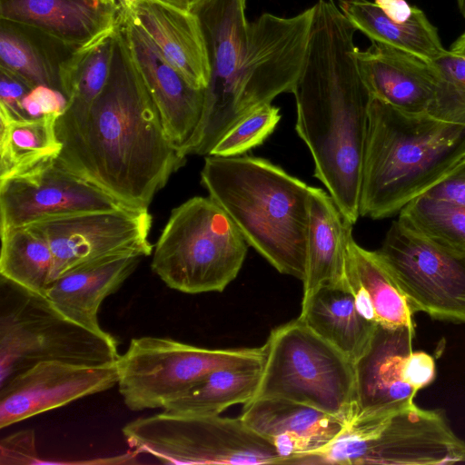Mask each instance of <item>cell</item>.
<instances>
[{
	"label": "cell",
	"instance_id": "6da1fadb",
	"mask_svg": "<svg viewBox=\"0 0 465 465\" xmlns=\"http://www.w3.org/2000/svg\"><path fill=\"white\" fill-rule=\"evenodd\" d=\"M57 162L124 204L148 208L186 162L168 140L119 19L107 82L87 107L58 117Z\"/></svg>",
	"mask_w": 465,
	"mask_h": 465
},
{
	"label": "cell",
	"instance_id": "7a4b0ae2",
	"mask_svg": "<svg viewBox=\"0 0 465 465\" xmlns=\"http://www.w3.org/2000/svg\"><path fill=\"white\" fill-rule=\"evenodd\" d=\"M313 8L304 64L292 93L295 129L312 155L314 176L354 224L371 95L357 64V30L333 0H319Z\"/></svg>",
	"mask_w": 465,
	"mask_h": 465
},
{
	"label": "cell",
	"instance_id": "3957f363",
	"mask_svg": "<svg viewBox=\"0 0 465 465\" xmlns=\"http://www.w3.org/2000/svg\"><path fill=\"white\" fill-rule=\"evenodd\" d=\"M201 183L279 272L306 273L311 186L267 159L207 155Z\"/></svg>",
	"mask_w": 465,
	"mask_h": 465
},
{
	"label": "cell",
	"instance_id": "277c9868",
	"mask_svg": "<svg viewBox=\"0 0 465 465\" xmlns=\"http://www.w3.org/2000/svg\"><path fill=\"white\" fill-rule=\"evenodd\" d=\"M465 158V125L402 112L371 97L360 216L391 217Z\"/></svg>",
	"mask_w": 465,
	"mask_h": 465
},
{
	"label": "cell",
	"instance_id": "5b68a950",
	"mask_svg": "<svg viewBox=\"0 0 465 465\" xmlns=\"http://www.w3.org/2000/svg\"><path fill=\"white\" fill-rule=\"evenodd\" d=\"M313 5L292 16L264 13L249 23L240 67L222 99L203 113L183 154L209 155L220 138L254 108L292 93L310 38Z\"/></svg>",
	"mask_w": 465,
	"mask_h": 465
},
{
	"label": "cell",
	"instance_id": "8992f818",
	"mask_svg": "<svg viewBox=\"0 0 465 465\" xmlns=\"http://www.w3.org/2000/svg\"><path fill=\"white\" fill-rule=\"evenodd\" d=\"M248 245L214 200L195 196L172 210L151 267L171 289L191 294L221 292L237 277Z\"/></svg>",
	"mask_w": 465,
	"mask_h": 465
},
{
	"label": "cell",
	"instance_id": "52a82bcc",
	"mask_svg": "<svg viewBox=\"0 0 465 465\" xmlns=\"http://www.w3.org/2000/svg\"><path fill=\"white\" fill-rule=\"evenodd\" d=\"M114 336L99 335L60 313L46 296L1 276L0 383L42 361L116 362Z\"/></svg>",
	"mask_w": 465,
	"mask_h": 465
},
{
	"label": "cell",
	"instance_id": "ba28073f",
	"mask_svg": "<svg viewBox=\"0 0 465 465\" xmlns=\"http://www.w3.org/2000/svg\"><path fill=\"white\" fill-rule=\"evenodd\" d=\"M254 398H282L350 420L354 365L299 317L272 330ZM253 398V399H254Z\"/></svg>",
	"mask_w": 465,
	"mask_h": 465
},
{
	"label": "cell",
	"instance_id": "9c48e42d",
	"mask_svg": "<svg viewBox=\"0 0 465 465\" xmlns=\"http://www.w3.org/2000/svg\"><path fill=\"white\" fill-rule=\"evenodd\" d=\"M465 462V441L440 409L416 404L381 419L351 420L299 464L445 465Z\"/></svg>",
	"mask_w": 465,
	"mask_h": 465
},
{
	"label": "cell",
	"instance_id": "30bf717a",
	"mask_svg": "<svg viewBox=\"0 0 465 465\" xmlns=\"http://www.w3.org/2000/svg\"><path fill=\"white\" fill-rule=\"evenodd\" d=\"M126 441L166 464H282L267 440L238 418L163 411L125 424Z\"/></svg>",
	"mask_w": 465,
	"mask_h": 465
},
{
	"label": "cell",
	"instance_id": "8fae6325",
	"mask_svg": "<svg viewBox=\"0 0 465 465\" xmlns=\"http://www.w3.org/2000/svg\"><path fill=\"white\" fill-rule=\"evenodd\" d=\"M263 360V346L208 349L169 338H134L116 361L117 385L130 410L163 409L215 370L262 364Z\"/></svg>",
	"mask_w": 465,
	"mask_h": 465
},
{
	"label": "cell",
	"instance_id": "7c38bea8",
	"mask_svg": "<svg viewBox=\"0 0 465 465\" xmlns=\"http://www.w3.org/2000/svg\"><path fill=\"white\" fill-rule=\"evenodd\" d=\"M413 312L465 324V253L393 221L376 251Z\"/></svg>",
	"mask_w": 465,
	"mask_h": 465
},
{
	"label": "cell",
	"instance_id": "4fadbf2b",
	"mask_svg": "<svg viewBox=\"0 0 465 465\" xmlns=\"http://www.w3.org/2000/svg\"><path fill=\"white\" fill-rule=\"evenodd\" d=\"M28 226L52 250L53 282L85 263L119 255L143 257L153 252L148 240L152 226L148 208L82 212L44 218Z\"/></svg>",
	"mask_w": 465,
	"mask_h": 465
},
{
	"label": "cell",
	"instance_id": "5bb4252c",
	"mask_svg": "<svg viewBox=\"0 0 465 465\" xmlns=\"http://www.w3.org/2000/svg\"><path fill=\"white\" fill-rule=\"evenodd\" d=\"M125 206L101 187L61 165L56 158L0 180V231L52 216Z\"/></svg>",
	"mask_w": 465,
	"mask_h": 465
},
{
	"label": "cell",
	"instance_id": "9a60e30c",
	"mask_svg": "<svg viewBox=\"0 0 465 465\" xmlns=\"http://www.w3.org/2000/svg\"><path fill=\"white\" fill-rule=\"evenodd\" d=\"M117 382L116 362L38 361L0 383V428L103 392Z\"/></svg>",
	"mask_w": 465,
	"mask_h": 465
},
{
	"label": "cell",
	"instance_id": "2e32d148",
	"mask_svg": "<svg viewBox=\"0 0 465 465\" xmlns=\"http://www.w3.org/2000/svg\"><path fill=\"white\" fill-rule=\"evenodd\" d=\"M414 336L415 327L376 325L367 350L353 363L354 400L348 421L385 418L415 404L418 391L403 380Z\"/></svg>",
	"mask_w": 465,
	"mask_h": 465
},
{
	"label": "cell",
	"instance_id": "e0dca14e",
	"mask_svg": "<svg viewBox=\"0 0 465 465\" xmlns=\"http://www.w3.org/2000/svg\"><path fill=\"white\" fill-rule=\"evenodd\" d=\"M121 25L134 63L158 110L166 136L183 154L201 123L205 89L193 88L163 58L146 34L132 21L126 6L121 16Z\"/></svg>",
	"mask_w": 465,
	"mask_h": 465
},
{
	"label": "cell",
	"instance_id": "ac0fdd59",
	"mask_svg": "<svg viewBox=\"0 0 465 465\" xmlns=\"http://www.w3.org/2000/svg\"><path fill=\"white\" fill-rule=\"evenodd\" d=\"M239 417L273 445L282 464H298L326 447L346 423L338 416L282 398H254L243 404Z\"/></svg>",
	"mask_w": 465,
	"mask_h": 465
},
{
	"label": "cell",
	"instance_id": "d6986e66",
	"mask_svg": "<svg viewBox=\"0 0 465 465\" xmlns=\"http://www.w3.org/2000/svg\"><path fill=\"white\" fill-rule=\"evenodd\" d=\"M126 9L132 21L187 83L193 88L206 89L211 64L197 14L159 0H134Z\"/></svg>",
	"mask_w": 465,
	"mask_h": 465
},
{
	"label": "cell",
	"instance_id": "ffe728a7",
	"mask_svg": "<svg viewBox=\"0 0 465 465\" xmlns=\"http://www.w3.org/2000/svg\"><path fill=\"white\" fill-rule=\"evenodd\" d=\"M122 0H0L1 20L79 48L114 28Z\"/></svg>",
	"mask_w": 465,
	"mask_h": 465
},
{
	"label": "cell",
	"instance_id": "44dd1931",
	"mask_svg": "<svg viewBox=\"0 0 465 465\" xmlns=\"http://www.w3.org/2000/svg\"><path fill=\"white\" fill-rule=\"evenodd\" d=\"M356 60L371 97L405 113L429 114L437 86L431 61L374 42L357 48Z\"/></svg>",
	"mask_w": 465,
	"mask_h": 465
},
{
	"label": "cell",
	"instance_id": "7402d4cb",
	"mask_svg": "<svg viewBox=\"0 0 465 465\" xmlns=\"http://www.w3.org/2000/svg\"><path fill=\"white\" fill-rule=\"evenodd\" d=\"M141 258L112 256L78 266L54 280L45 296L70 321L99 335H108L99 323V308L134 272Z\"/></svg>",
	"mask_w": 465,
	"mask_h": 465
},
{
	"label": "cell",
	"instance_id": "603a6c76",
	"mask_svg": "<svg viewBox=\"0 0 465 465\" xmlns=\"http://www.w3.org/2000/svg\"><path fill=\"white\" fill-rule=\"evenodd\" d=\"M352 223L330 195L311 186L303 298L324 285L344 282L347 246Z\"/></svg>",
	"mask_w": 465,
	"mask_h": 465
},
{
	"label": "cell",
	"instance_id": "cb8c5ba5",
	"mask_svg": "<svg viewBox=\"0 0 465 465\" xmlns=\"http://www.w3.org/2000/svg\"><path fill=\"white\" fill-rule=\"evenodd\" d=\"M245 3V0H207L193 12L200 18L211 64L203 113L222 99L240 67L248 42Z\"/></svg>",
	"mask_w": 465,
	"mask_h": 465
},
{
	"label": "cell",
	"instance_id": "d4e9b609",
	"mask_svg": "<svg viewBox=\"0 0 465 465\" xmlns=\"http://www.w3.org/2000/svg\"><path fill=\"white\" fill-rule=\"evenodd\" d=\"M344 282L368 321L388 327H415L411 305L377 252L362 248L353 237L347 246Z\"/></svg>",
	"mask_w": 465,
	"mask_h": 465
},
{
	"label": "cell",
	"instance_id": "484cf974",
	"mask_svg": "<svg viewBox=\"0 0 465 465\" xmlns=\"http://www.w3.org/2000/svg\"><path fill=\"white\" fill-rule=\"evenodd\" d=\"M299 318L353 363L367 350L377 325L362 316L344 282L303 298Z\"/></svg>",
	"mask_w": 465,
	"mask_h": 465
},
{
	"label": "cell",
	"instance_id": "4316f807",
	"mask_svg": "<svg viewBox=\"0 0 465 465\" xmlns=\"http://www.w3.org/2000/svg\"><path fill=\"white\" fill-rule=\"evenodd\" d=\"M338 6L352 26L371 42L429 61L435 60L446 51L437 28L418 7L409 20L397 22L370 0H339Z\"/></svg>",
	"mask_w": 465,
	"mask_h": 465
},
{
	"label": "cell",
	"instance_id": "83f0119b",
	"mask_svg": "<svg viewBox=\"0 0 465 465\" xmlns=\"http://www.w3.org/2000/svg\"><path fill=\"white\" fill-rule=\"evenodd\" d=\"M78 48L31 28L1 20L0 67L21 76L33 87L60 89L63 64Z\"/></svg>",
	"mask_w": 465,
	"mask_h": 465
},
{
	"label": "cell",
	"instance_id": "f1b7e54d",
	"mask_svg": "<svg viewBox=\"0 0 465 465\" xmlns=\"http://www.w3.org/2000/svg\"><path fill=\"white\" fill-rule=\"evenodd\" d=\"M262 364L215 370L167 403L163 411L185 416H215L234 404L252 401L258 391Z\"/></svg>",
	"mask_w": 465,
	"mask_h": 465
},
{
	"label": "cell",
	"instance_id": "f546056e",
	"mask_svg": "<svg viewBox=\"0 0 465 465\" xmlns=\"http://www.w3.org/2000/svg\"><path fill=\"white\" fill-rule=\"evenodd\" d=\"M59 116L15 120L0 111V180L60 154Z\"/></svg>",
	"mask_w": 465,
	"mask_h": 465
},
{
	"label": "cell",
	"instance_id": "4dcf8cb0",
	"mask_svg": "<svg viewBox=\"0 0 465 465\" xmlns=\"http://www.w3.org/2000/svg\"><path fill=\"white\" fill-rule=\"evenodd\" d=\"M0 235L1 276L45 296L54 273V255L46 240L28 225L0 231Z\"/></svg>",
	"mask_w": 465,
	"mask_h": 465
},
{
	"label": "cell",
	"instance_id": "1f68e13d",
	"mask_svg": "<svg viewBox=\"0 0 465 465\" xmlns=\"http://www.w3.org/2000/svg\"><path fill=\"white\" fill-rule=\"evenodd\" d=\"M117 25L76 49L63 64L60 89L68 100L67 107H87L103 91L111 70Z\"/></svg>",
	"mask_w": 465,
	"mask_h": 465
},
{
	"label": "cell",
	"instance_id": "d6a6232c",
	"mask_svg": "<svg viewBox=\"0 0 465 465\" xmlns=\"http://www.w3.org/2000/svg\"><path fill=\"white\" fill-rule=\"evenodd\" d=\"M398 220L421 235L465 253V205L422 193L410 201Z\"/></svg>",
	"mask_w": 465,
	"mask_h": 465
},
{
	"label": "cell",
	"instance_id": "836d02e7",
	"mask_svg": "<svg viewBox=\"0 0 465 465\" xmlns=\"http://www.w3.org/2000/svg\"><path fill=\"white\" fill-rule=\"evenodd\" d=\"M431 64L437 73V86L428 114L465 125V57L446 50Z\"/></svg>",
	"mask_w": 465,
	"mask_h": 465
},
{
	"label": "cell",
	"instance_id": "e575fe53",
	"mask_svg": "<svg viewBox=\"0 0 465 465\" xmlns=\"http://www.w3.org/2000/svg\"><path fill=\"white\" fill-rule=\"evenodd\" d=\"M281 119L272 103L260 105L235 123L216 143L209 155L238 156L262 144Z\"/></svg>",
	"mask_w": 465,
	"mask_h": 465
},
{
	"label": "cell",
	"instance_id": "d590c367",
	"mask_svg": "<svg viewBox=\"0 0 465 465\" xmlns=\"http://www.w3.org/2000/svg\"><path fill=\"white\" fill-rule=\"evenodd\" d=\"M38 455L34 430L12 433L0 441V464H43Z\"/></svg>",
	"mask_w": 465,
	"mask_h": 465
},
{
	"label": "cell",
	"instance_id": "8d00e7d4",
	"mask_svg": "<svg viewBox=\"0 0 465 465\" xmlns=\"http://www.w3.org/2000/svg\"><path fill=\"white\" fill-rule=\"evenodd\" d=\"M68 105L64 94L47 85L33 87L22 102V109L28 118H38L50 114L61 115Z\"/></svg>",
	"mask_w": 465,
	"mask_h": 465
},
{
	"label": "cell",
	"instance_id": "74e56055",
	"mask_svg": "<svg viewBox=\"0 0 465 465\" xmlns=\"http://www.w3.org/2000/svg\"><path fill=\"white\" fill-rule=\"evenodd\" d=\"M0 111L15 120L27 119L22 109V102L33 86L5 68L0 67Z\"/></svg>",
	"mask_w": 465,
	"mask_h": 465
},
{
	"label": "cell",
	"instance_id": "f35d334b",
	"mask_svg": "<svg viewBox=\"0 0 465 465\" xmlns=\"http://www.w3.org/2000/svg\"><path fill=\"white\" fill-rule=\"evenodd\" d=\"M436 378V363L425 351H412L403 366V380L418 391L428 387Z\"/></svg>",
	"mask_w": 465,
	"mask_h": 465
},
{
	"label": "cell",
	"instance_id": "ab89813d",
	"mask_svg": "<svg viewBox=\"0 0 465 465\" xmlns=\"http://www.w3.org/2000/svg\"><path fill=\"white\" fill-rule=\"evenodd\" d=\"M424 193L465 205V158Z\"/></svg>",
	"mask_w": 465,
	"mask_h": 465
},
{
	"label": "cell",
	"instance_id": "60d3db41",
	"mask_svg": "<svg viewBox=\"0 0 465 465\" xmlns=\"http://www.w3.org/2000/svg\"><path fill=\"white\" fill-rule=\"evenodd\" d=\"M390 18L397 22L409 20L416 6L411 5L406 0H374L373 1Z\"/></svg>",
	"mask_w": 465,
	"mask_h": 465
},
{
	"label": "cell",
	"instance_id": "b9f144b4",
	"mask_svg": "<svg viewBox=\"0 0 465 465\" xmlns=\"http://www.w3.org/2000/svg\"><path fill=\"white\" fill-rule=\"evenodd\" d=\"M177 8L195 12L207 0H159Z\"/></svg>",
	"mask_w": 465,
	"mask_h": 465
},
{
	"label": "cell",
	"instance_id": "7bdbcfd3",
	"mask_svg": "<svg viewBox=\"0 0 465 465\" xmlns=\"http://www.w3.org/2000/svg\"><path fill=\"white\" fill-rule=\"evenodd\" d=\"M450 51L465 57V33L451 45Z\"/></svg>",
	"mask_w": 465,
	"mask_h": 465
},
{
	"label": "cell",
	"instance_id": "ee69618b",
	"mask_svg": "<svg viewBox=\"0 0 465 465\" xmlns=\"http://www.w3.org/2000/svg\"><path fill=\"white\" fill-rule=\"evenodd\" d=\"M457 4L460 14L465 17V0H457Z\"/></svg>",
	"mask_w": 465,
	"mask_h": 465
},
{
	"label": "cell",
	"instance_id": "f6af8a7d",
	"mask_svg": "<svg viewBox=\"0 0 465 465\" xmlns=\"http://www.w3.org/2000/svg\"><path fill=\"white\" fill-rule=\"evenodd\" d=\"M124 5H128L130 3H132L134 0H122Z\"/></svg>",
	"mask_w": 465,
	"mask_h": 465
},
{
	"label": "cell",
	"instance_id": "bcb514c9",
	"mask_svg": "<svg viewBox=\"0 0 465 465\" xmlns=\"http://www.w3.org/2000/svg\"><path fill=\"white\" fill-rule=\"evenodd\" d=\"M246 1V0H245Z\"/></svg>",
	"mask_w": 465,
	"mask_h": 465
}]
</instances>
